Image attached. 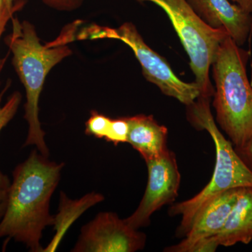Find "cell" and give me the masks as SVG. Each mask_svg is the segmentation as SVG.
<instances>
[{
	"instance_id": "17",
	"label": "cell",
	"mask_w": 252,
	"mask_h": 252,
	"mask_svg": "<svg viewBox=\"0 0 252 252\" xmlns=\"http://www.w3.org/2000/svg\"><path fill=\"white\" fill-rule=\"evenodd\" d=\"M26 4V0H21L16 6L13 7L7 8L4 11L0 12V39L6 29V25L10 20L14 17V14L18 11L23 9V6ZM4 60L0 59V71L4 64Z\"/></svg>"
},
{
	"instance_id": "20",
	"label": "cell",
	"mask_w": 252,
	"mask_h": 252,
	"mask_svg": "<svg viewBox=\"0 0 252 252\" xmlns=\"http://www.w3.org/2000/svg\"><path fill=\"white\" fill-rule=\"evenodd\" d=\"M245 12L252 15V0H229Z\"/></svg>"
},
{
	"instance_id": "15",
	"label": "cell",
	"mask_w": 252,
	"mask_h": 252,
	"mask_svg": "<svg viewBox=\"0 0 252 252\" xmlns=\"http://www.w3.org/2000/svg\"><path fill=\"white\" fill-rule=\"evenodd\" d=\"M112 119L97 112L91 111V116L86 123V134L96 138L105 139L108 134Z\"/></svg>"
},
{
	"instance_id": "23",
	"label": "cell",
	"mask_w": 252,
	"mask_h": 252,
	"mask_svg": "<svg viewBox=\"0 0 252 252\" xmlns=\"http://www.w3.org/2000/svg\"><path fill=\"white\" fill-rule=\"evenodd\" d=\"M11 1H16V0H11Z\"/></svg>"
},
{
	"instance_id": "14",
	"label": "cell",
	"mask_w": 252,
	"mask_h": 252,
	"mask_svg": "<svg viewBox=\"0 0 252 252\" xmlns=\"http://www.w3.org/2000/svg\"><path fill=\"white\" fill-rule=\"evenodd\" d=\"M9 87L10 81H8L4 89L0 91V132L14 119L22 99L21 93L16 91L10 96L6 103L2 105L1 102H2L3 96ZM10 185L11 182L7 176L3 175L0 172V190H8Z\"/></svg>"
},
{
	"instance_id": "22",
	"label": "cell",
	"mask_w": 252,
	"mask_h": 252,
	"mask_svg": "<svg viewBox=\"0 0 252 252\" xmlns=\"http://www.w3.org/2000/svg\"><path fill=\"white\" fill-rule=\"evenodd\" d=\"M21 0H16V1H11V0H0V12L7 9V8L13 7L16 6Z\"/></svg>"
},
{
	"instance_id": "1",
	"label": "cell",
	"mask_w": 252,
	"mask_h": 252,
	"mask_svg": "<svg viewBox=\"0 0 252 252\" xmlns=\"http://www.w3.org/2000/svg\"><path fill=\"white\" fill-rule=\"evenodd\" d=\"M63 167L64 163L50 161L37 149L16 167L0 221V238L14 239L31 252H43L40 240L46 227L54 224L50 201Z\"/></svg>"
},
{
	"instance_id": "8",
	"label": "cell",
	"mask_w": 252,
	"mask_h": 252,
	"mask_svg": "<svg viewBox=\"0 0 252 252\" xmlns=\"http://www.w3.org/2000/svg\"><path fill=\"white\" fill-rule=\"evenodd\" d=\"M147 235L114 212L99 213L83 226L73 252H135L143 250Z\"/></svg>"
},
{
	"instance_id": "4",
	"label": "cell",
	"mask_w": 252,
	"mask_h": 252,
	"mask_svg": "<svg viewBox=\"0 0 252 252\" xmlns=\"http://www.w3.org/2000/svg\"><path fill=\"white\" fill-rule=\"evenodd\" d=\"M210 99L200 96L187 106L190 124L198 130L207 131L215 142L216 163L211 180L201 191L170 207V216H182L177 230L178 237L187 235L198 212L217 195L230 189L252 187V172L235 152L232 142L219 130L210 109Z\"/></svg>"
},
{
	"instance_id": "12",
	"label": "cell",
	"mask_w": 252,
	"mask_h": 252,
	"mask_svg": "<svg viewBox=\"0 0 252 252\" xmlns=\"http://www.w3.org/2000/svg\"><path fill=\"white\" fill-rule=\"evenodd\" d=\"M129 125L127 143L141 154L144 160L165 154L167 148V128L160 125L152 115L138 114L126 117Z\"/></svg>"
},
{
	"instance_id": "9",
	"label": "cell",
	"mask_w": 252,
	"mask_h": 252,
	"mask_svg": "<svg viewBox=\"0 0 252 252\" xmlns=\"http://www.w3.org/2000/svg\"><path fill=\"white\" fill-rule=\"evenodd\" d=\"M238 189L223 192L209 202L195 217L185 239L165 251L195 252L200 244L218 234L236 202Z\"/></svg>"
},
{
	"instance_id": "5",
	"label": "cell",
	"mask_w": 252,
	"mask_h": 252,
	"mask_svg": "<svg viewBox=\"0 0 252 252\" xmlns=\"http://www.w3.org/2000/svg\"><path fill=\"white\" fill-rule=\"evenodd\" d=\"M149 1L161 8L171 21L182 46L190 60L201 97L211 98L215 89L210 79V70L221 41L228 35L224 29L207 26L187 0H137Z\"/></svg>"
},
{
	"instance_id": "21",
	"label": "cell",
	"mask_w": 252,
	"mask_h": 252,
	"mask_svg": "<svg viewBox=\"0 0 252 252\" xmlns=\"http://www.w3.org/2000/svg\"><path fill=\"white\" fill-rule=\"evenodd\" d=\"M8 190H0V220L4 216L7 204Z\"/></svg>"
},
{
	"instance_id": "19",
	"label": "cell",
	"mask_w": 252,
	"mask_h": 252,
	"mask_svg": "<svg viewBox=\"0 0 252 252\" xmlns=\"http://www.w3.org/2000/svg\"><path fill=\"white\" fill-rule=\"evenodd\" d=\"M235 149L244 163L252 172V137L242 147Z\"/></svg>"
},
{
	"instance_id": "10",
	"label": "cell",
	"mask_w": 252,
	"mask_h": 252,
	"mask_svg": "<svg viewBox=\"0 0 252 252\" xmlns=\"http://www.w3.org/2000/svg\"><path fill=\"white\" fill-rule=\"evenodd\" d=\"M195 14L214 29H224L239 46L245 44L252 29V15L229 0H187Z\"/></svg>"
},
{
	"instance_id": "13",
	"label": "cell",
	"mask_w": 252,
	"mask_h": 252,
	"mask_svg": "<svg viewBox=\"0 0 252 252\" xmlns=\"http://www.w3.org/2000/svg\"><path fill=\"white\" fill-rule=\"evenodd\" d=\"M102 194L91 193L87 194L79 200H70L63 192H61L59 213L54 216V229L56 233L54 239L44 249L43 252H54L58 248L63 235L66 233L73 222L86 211V210L103 201Z\"/></svg>"
},
{
	"instance_id": "7",
	"label": "cell",
	"mask_w": 252,
	"mask_h": 252,
	"mask_svg": "<svg viewBox=\"0 0 252 252\" xmlns=\"http://www.w3.org/2000/svg\"><path fill=\"white\" fill-rule=\"evenodd\" d=\"M145 162L148 168V182L143 198L134 213L125 219L127 224L137 230L150 224L154 212L175 201L180 187L177 159L171 151Z\"/></svg>"
},
{
	"instance_id": "18",
	"label": "cell",
	"mask_w": 252,
	"mask_h": 252,
	"mask_svg": "<svg viewBox=\"0 0 252 252\" xmlns=\"http://www.w3.org/2000/svg\"><path fill=\"white\" fill-rule=\"evenodd\" d=\"M44 4L59 11H70L78 9L83 0H41Z\"/></svg>"
},
{
	"instance_id": "16",
	"label": "cell",
	"mask_w": 252,
	"mask_h": 252,
	"mask_svg": "<svg viewBox=\"0 0 252 252\" xmlns=\"http://www.w3.org/2000/svg\"><path fill=\"white\" fill-rule=\"evenodd\" d=\"M129 125L126 117L119 118L111 121L110 127L107 137L104 139L114 145L127 143Z\"/></svg>"
},
{
	"instance_id": "2",
	"label": "cell",
	"mask_w": 252,
	"mask_h": 252,
	"mask_svg": "<svg viewBox=\"0 0 252 252\" xmlns=\"http://www.w3.org/2000/svg\"><path fill=\"white\" fill-rule=\"evenodd\" d=\"M11 21L12 31L5 42L13 55V65L26 94L24 118L28 131L23 147L35 146L39 153L49 157L45 132L39 121V99L51 69L72 54L68 44L74 39L75 26L63 31L56 40L43 45L35 28L29 21L21 22L14 16Z\"/></svg>"
},
{
	"instance_id": "6",
	"label": "cell",
	"mask_w": 252,
	"mask_h": 252,
	"mask_svg": "<svg viewBox=\"0 0 252 252\" xmlns=\"http://www.w3.org/2000/svg\"><path fill=\"white\" fill-rule=\"evenodd\" d=\"M112 39L123 41L132 50L140 63L144 78L155 84L165 95L174 97L187 106L200 97L198 84L195 81L185 82L177 77L165 59L146 44L132 23H124L114 29Z\"/></svg>"
},
{
	"instance_id": "3",
	"label": "cell",
	"mask_w": 252,
	"mask_h": 252,
	"mask_svg": "<svg viewBox=\"0 0 252 252\" xmlns=\"http://www.w3.org/2000/svg\"><path fill=\"white\" fill-rule=\"evenodd\" d=\"M250 53L229 35L220 43L212 63L216 123L235 148L252 137V86L247 74Z\"/></svg>"
},
{
	"instance_id": "11",
	"label": "cell",
	"mask_w": 252,
	"mask_h": 252,
	"mask_svg": "<svg viewBox=\"0 0 252 252\" xmlns=\"http://www.w3.org/2000/svg\"><path fill=\"white\" fill-rule=\"evenodd\" d=\"M252 240V187L238 189L235 205L218 234L207 239L195 252H215L218 247H230Z\"/></svg>"
}]
</instances>
